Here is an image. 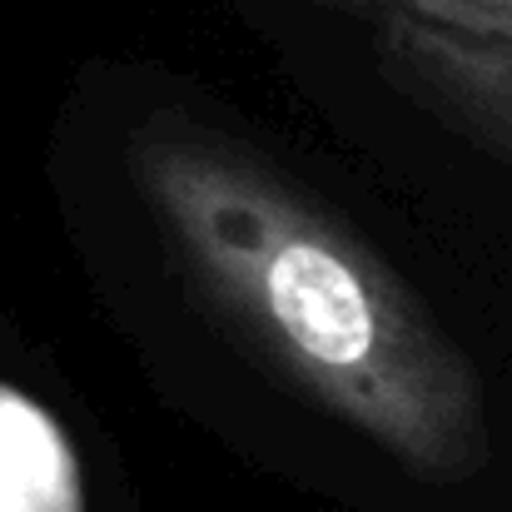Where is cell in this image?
<instances>
[{"mask_svg":"<svg viewBox=\"0 0 512 512\" xmlns=\"http://www.w3.org/2000/svg\"><path fill=\"white\" fill-rule=\"evenodd\" d=\"M125 174L179 294L254 368L418 483L453 488L488 468L473 358L314 189L179 110L125 130Z\"/></svg>","mask_w":512,"mask_h":512,"instance_id":"1","label":"cell"},{"mask_svg":"<svg viewBox=\"0 0 512 512\" xmlns=\"http://www.w3.org/2000/svg\"><path fill=\"white\" fill-rule=\"evenodd\" d=\"M378 70L448 135L512 165V45L453 35L388 10L378 30Z\"/></svg>","mask_w":512,"mask_h":512,"instance_id":"2","label":"cell"},{"mask_svg":"<svg viewBox=\"0 0 512 512\" xmlns=\"http://www.w3.org/2000/svg\"><path fill=\"white\" fill-rule=\"evenodd\" d=\"M398 10L453 35L512 45V0H403Z\"/></svg>","mask_w":512,"mask_h":512,"instance_id":"4","label":"cell"},{"mask_svg":"<svg viewBox=\"0 0 512 512\" xmlns=\"http://www.w3.org/2000/svg\"><path fill=\"white\" fill-rule=\"evenodd\" d=\"M358 5H403V0H358Z\"/></svg>","mask_w":512,"mask_h":512,"instance_id":"5","label":"cell"},{"mask_svg":"<svg viewBox=\"0 0 512 512\" xmlns=\"http://www.w3.org/2000/svg\"><path fill=\"white\" fill-rule=\"evenodd\" d=\"M0 512H85V473L65 428L15 383H0Z\"/></svg>","mask_w":512,"mask_h":512,"instance_id":"3","label":"cell"}]
</instances>
